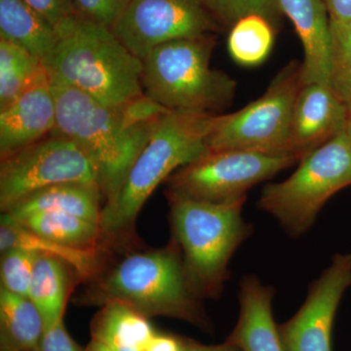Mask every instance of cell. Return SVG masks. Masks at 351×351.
<instances>
[{
  "label": "cell",
  "instance_id": "cell-34",
  "mask_svg": "<svg viewBox=\"0 0 351 351\" xmlns=\"http://www.w3.org/2000/svg\"><path fill=\"white\" fill-rule=\"evenodd\" d=\"M182 338L156 332L145 351H180Z\"/></svg>",
  "mask_w": 351,
  "mask_h": 351
},
{
  "label": "cell",
  "instance_id": "cell-14",
  "mask_svg": "<svg viewBox=\"0 0 351 351\" xmlns=\"http://www.w3.org/2000/svg\"><path fill=\"white\" fill-rule=\"evenodd\" d=\"M57 107L47 71L0 110V157L10 156L55 131Z\"/></svg>",
  "mask_w": 351,
  "mask_h": 351
},
{
  "label": "cell",
  "instance_id": "cell-31",
  "mask_svg": "<svg viewBox=\"0 0 351 351\" xmlns=\"http://www.w3.org/2000/svg\"><path fill=\"white\" fill-rule=\"evenodd\" d=\"M32 8L43 15L56 29L63 27L80 14L73 0H25Z\"/></svg>",
  "mask_w": 351,
  "mask_h": 351
},
{
  "label": "cell",
  "instance_id": "cell-26",
  "mask_svg": "<svg viewBox=\"0 0 351 351\" xmlns=\"http://www.w3.org/2000/svg\"><path fill=\"white\" fill-rule=\"evenodd\" d=\"M36 255V252L23 249H13L1 254V288L13 294L29 298Z\"/></svg>",
  "mask_w": 351,
  "mask_h": 351
},
{
  "label": "cell",
  "instance_id": "cell-21",
  "mask_svg": "<svg viewBox=\"0 0 351 351\" xmlns=\"http://www.w3.org/2000/svg\"><path fill=\"white\" fill-rule=\"evenodd\" d=\"M36 253L29 298L38 307L47 328L64 321V309L73 288L71 274L75 272L60 258Z\"/></svg>",
  "mask_w": 351,
  "mask_h": 351
},
{
  "label": "cell",
  "instance_id": "cell-20",
  "mask_svg": "<svg viewBox=\"0 0 351 351\" xmlns=\"http://www.w3.org/2000/svg\"><path fill=\"white\" fill-rule=\"evenodd\" d=\"M92 339L114 351H145L157 332L149 318L119 302H108L90 324Z\"/></svg>",
  "mask_w": 351,
  "mask_h": 351
},
{
  "label": "cell",
  "instance_id": "cell-27",
  "mask_svg": "<svg viewBox=\"0 0 351 351\" xmlns=\"http://www.w3.org/2000/svg\"><path fill=\"white\" fill-rule=\"evenodd\" d=\"M215 20L226 25H234L245 16L269 17L277 5L276 0H201Z\"/></svg>",
  "mask_w": 351,
  "mask_h": 351
},
{
  "label": "cell",
  "instance_id": "cell-37",
  "mask_svg": "<svg viewBox=\"0 0 351 351\" xmlns=\"http://www.w3.org/2000/svg\"><path fill=\"white\" fill-rule=\"evenodd\" d=\"M83 351H114L112 350V348H108V346L104 345V343H100V341H95V339H91V341L88 343L86 348L83 350Z\"/></svg>",
  "mask_w": 351,
  "mask_h": 351
},
{
  "label": "cell",
  "instance_id": "cell-35",
  "mask_svg": "<svg viewBox=\"0 0 351 351\" xmlns=\"http://www.w3.org/2000/svg\"><path fill=\"white\" fill-rule=\"evenodd\" d=\"M180 351H241L237 346L226 341L223 345L205 346L195 343L191 339L182 338V348Z\"/></svg>",
  "mask_w": 351,
  "mask_h": 351
},
{
  "label": "cell",
  "instance_id": "cell-11",
  "mask_svg": "<svg viewBox=\"0 0 351 351\" xmlns=\"http://www.w3.org/2000/svg\"><path fill=\"white\" fill-rule=\"evenodd\" d=\"M217 29L201 0H130L112 32L143 60L161 44L212 34Z\"/></svg>",
  "mask_w": 351,
  "mask_h": 351
},
{
  "label": "cell",
  "instance_id": "cell-1",
  "mask_svg": "<svg viewBox=\"0 0 351 351\" xmlns=\"http://www.w3.org/2000/svg\"><path fill=\"white\" fill-rule=\"evenodd\" d=\"M200 301L189 286L181 252L173 240L161 249H128L114 263L108 258L73 299L82 306L119 302L149 319L165 316L209 330L211 323Z\"/></svg>",
  "mask_w": 351,
  "mask_h": 351
},
{
  "label": "cell",
  "instance_id": "cell-12",
  "mask_svg": "<svg viewBox=\"0 0 351 351\" xmlns=\"http://www.w3.org/2000/svg\"><path fill=\"white\" fill-rule=\"evenodd\" d=\"M351 285V254H337L331 265L311 284L306 302L278 326L285 351H332L335 317Z\"/></svg>",
  "mask_w": 351,
  "mask_h": 351
},
{
  "label": "cell",
  "instance_id": "cell-10",
  "mask_svg": "<svg viewBox=\"0 0 351 351\" xmlns=\"http://www.w3.org/2000/svg\"><path fill=\"white\" fill-rule=\"evenodd\" d=\"M68 182L99 186L98 173L80 145L53 131L38 142L1 158V213L34 191Z\"/></svg>",
  "mask_w": 351,
  "mask_h": 351
},
{
  "label": "cell",
  "instance_id": "cell-29",
  "mask_svg": "<svg viewBox=\"0 0 351 351\" xmlns=\"http://www.w3.org/2000/svg\"><path fill=\"white\" fill-rule=\"evenodd\" d=\"M73 2L80 16L112 29L130 0H73Z\"/></svg>",
  "mask_w": 351,
  "mask_h": 351
},
{
  "label": "cell",
  "instance_id": "cell-13",
  "mask_svg": "<svg viewBox=\"0 0 351 351\" xmlns=\"http://www.w3.org/2000/svg\"><path fill=\"white\" fill-rule=\"evenodd\" d=\"M350 112L331 84H302L290 128V149L304 158L348 127Z\"/></svg>",
  "mask_w": 351,
  "mask_h": 351
},
{
  "label": "cell",
  "instance_id": "cell-7",
  "mask_svg": "<svg viewBox=\"0 0 351 351\" xmlns=\"http://www.w3.org/2000/svg\"><path fill=\"white\" fill-rule=\"evenodd\" d=\"M351 186V134L348 127L300 161L288 179L267 184L258 206L292 237L306 233L332 195Z\"/></svg>",
  "mask_w": 351,
  "mask_h": 351
},
{
  "label": "cell",
  "instance_id": "cell-30",
  "mask_svg": "<svg viewBox=\"0 0 351 351\" xmlns=\"http://www.w3.org/2000/svg\"><path fill=\"white\" fill-rule=\"evenodd\" d=\"M119 108L124 123L128 127L158 121L170 110L152 101L145 94L133 99Z\"/></svg>",
  "mask_w": 351,
  "mask_h": 351
},
{
  "label": "cell",
  "instance_id": "cell-36",
  "mask_svg": "<svg viewBox=\"0 0 351 351\" xmlns=\"http://www.w3.org/2000/svg\"><path fill=\"white\" fill-rule=\"evenodd\" d=\"M0 351H21L5 332L0 331Z\"/></svg>",
  "mask_w": 351,
  "mask_h": 351
},
{
  "label": "cell",
  "instance_id": "cell-23",
  "mask_svg": "<svg viewBox=\"0 0 351 351\" xmlns=\"http://www.w3.org/2000/svg\"><path fill=\"white\" fill-rule=\"evenodd\" d=\"M45 324L38 307L27 297L0 290V331L5 332L21 351H34Z\"/></svg>",
  "mask_w": 351,
  "mask_h": 351
},
{
  "label": "cell",
  "instance_id": "cell-28",
  "mask_svg": "<svg viewBox=\"0 0 351 351\" xmlns=\"http://www.w3.org/2000/svg\"><path fill=\"white\" fill-rule=\"evenodd\" d=\"M334 36L332 87L351 115V27Z\"/></svg>",
  "mask_w": 351,
  "mask_h": 351
},
{
  "label": "cell",
  "instance_id": "cell-25",
  "mask_svg": "<svg viewBox=\"0 0 351 351\" xmlns=\"http://www.w3.org/2000/svg\"><path fill=\"white\" fill-rule=\"evenodd\" d=\"M274 40V31L267 18L253 14L245 16L232 25L228 49L237 63L245 66H257L269 56Z\"/></svg>",
  "mask_w": 351,
  "mask_h": 351
},
{
  "label": "cell",
  "instance_id": "cell-9",
  "mask_svg": "<svg viewBox=\"0 0 351 351\" xmlns=\"http://www.w3.org/2000/svg\"><path fill=\"white\" fill-rule=\"evenodd\" d=\"M294 154L251 151L209 152L166 180V193L210 203L246 197L256 184L300 162Z\"/></svg>",
  "mask_w": 351,
  "mask_h": 351
},
{
  "label": "cell",
  "instance_id": "cell-8",
  "mask_svg": "<svg viewBox=\"0 0 351 351\" xmlns=\"http://www.w3.org/2000/svg\"><path fill=\"white\" fill-rule=\"evenodd\" d=\"M302 85V64L291 62L258 100L230 114L214 115L206 138L209 152L293 154L291 120Z\"/></svg>",
  "mask_w": 351,
  "mask_h": 351
},
{
  "label": "cell",
  "instance_id": "cell-38",
  "mask_svg": "<svg viewBox=\"0 0 351 351\" xmlns=\"http://www.w3.org/2000/svg\"><path fill=\"white\" fill-rule=\"evenodd\" d=\"M348 130L350 131V133L351 134V115H350V119H348Z\"/></svg>",
  "mask_w": 351,
  "mask_h": 351
},
{
  "label": "cell",
  "instance_id": "cell-22",
  "mask_svg": "<svg viewBox=\"0 0 351 351\" xmlns=\"http://www.w3.org/2000/svg\"><path fill=\"white\" fill-rule=\"evenodd\" d=\"M11 219L25 230L55 243L83 250L103 249L100 223L75 215L44 211Z\"/></svg>",
  "mask_w": 351,
  "mask_h": 351
},
{
  "label": "cell",
  "instance_id": "cell-15",
  "mask_svg": "<svg viewBox=\"0 0 351 351\" xmlns=\"http://www.w3.org/2000/svg\"><path fill=\"white\" fill-rule=\"evenodd\" d=\"M288 16L304 47L302 84H331L334 64V36L324 0H276ZM332 85V84H331Z\"/></svg>",
  "mask_w": 351,
  "mask_h": 351
},
{
  "label": "cell",
  "instance_id": "cell-5",
  "mask_svg": "<svg viewBox=\"0 0 351 351\" xmlns=\"http://www.w3.org/2000/svg\"><path fill=\"white\" fill-rule=\"evenodd\" d=\"M57 107L55 131L76 143L93 161L106 204L119 195L127 175L160 120L128 127L119 108L51 80Z\"/></svg>",
  "mask_w": 351,
  "mask_h": 351
},
{
  "label": "cell",
  "instance_id": "cell-16",
  "mask_svg": "<svg viewBox=\"0 0 351 351\" xmlns=\"http://www.w3.org/2000/svg\"><path fill=\"white\" fill-rule=\"evenodd\" d=\"M274 290L254 276L240 284L239 318L226 341L241 351H285L272 315Z\"/></svg>",
  "mask_w": 351,
  "mask_h": 351
},
{
  "label": "cell",
  "instance_id": "cell-17",
  "mask_svg": "<svg viewBox=\"0 0 351 351\" xmlns=\"http://www.w3.org/2000/svg\"><path fill=\"white\" fill-rule=\"evenodd\" d=\"M13 249L39 252L60 258L73 269L78 280L85 282L91 280L100 272L112 255V252L104 249L83 250L55 243L25 230L12 219L2 214L0 253L3 254Z\"/></svg>",
  "mask_w": 351,
  "mask_h": 351
},
{
  "label": "cell",
  "instance_id": "cell-32",
  "mask_svg": "<svg viewBox=\"0 0 351 351\" xmlns=\"http://www.w3.org/2000/svg\"><path fill=\"white\" fill-rule=\"evenodd\" d=\"M34 351H83L73 341L64 321L45 328L38 345Z\"/></svg>",
  "mask_w": 351,
  "mask_h": 351
},
{
  "label": "cell",
  "instance_id": "cell-3",
  "mask_svg": "<svg viewBox=\"0 0 351 351\" xmlns=\"http://www.w3.org/2000/svg\"><path fill=\"white\" fill-rule=\"evenodd\" d=\"M57 32L56 47L43 63L51 80L112 108L144 94L142 60L112 29L78 15Z\"/></svg>",
  "mask_w": 351,
  "mask_h": 351
},
{
  "label": "cell",
  "instance_id": "cell-6",
  "mask_svg": "<svg viewBox=\"0 0 351 351\" xmlns=\"http://www.w3.org/2000/svg\"><path fill=\"white\" fill-rule=\"evenodd\" d=\"M215 45L213 34H206L157 46L142 60L144 94L170 110H223L232 103L237 83L210 66Z\"/></svg>",
  "mask_w": 351,
  "mask_h": 351
},
{
  "label": "cell",
  "instance_id": "cell-33",
  "mask_svg": "<svg viewBox=\"0 0 351 351\" xmlns=\"http://www.w3.org/2000/svg\"><path fill=\"white\" fill-rule=\"evenodd\" d=\"M329 13L332 34L351 27V0H324Z\"/></svg>",
  "mask_w": 351,
  "mask_h": 351
},
{
  "label": "cell",
  "instance_id": "cell-2",
  "mask_svg": "<svg viewBox=\"0 0 351 351\" xmlns=\"http://www.w3.org/2000/svg\"><path fill=\"white\" fill-rule=\"evenodd\" d=\"M213 117L193 110H169L164 115L119 195L101 210V248L120 252L137 247L135 226L141 210L161 182L209 152L206 138Z\"/></svg>",
  "mask_w": 351,
  "mask_h": 351
},
{
  "label": "cell",
  "instance_id": "cell-19",
  "mask_svg": "<svg viewBox=\"0 0 351 351\" xmlns=\"http://www.w3.org/2000/svg\"><path fill=\"white\" fill-rule=\"evenodd\" d=\"M0 38L24 48L43 63L56 47V27L25 0H0Z\"/></svg>",
  "mask_w": 351,
  "mask_h": 351
},
{
  "label": "cell",
  "instance_id": "cell-18",
  "mask_svg": "<svg viewBox=\"0 0 351 351\" xmlns=\"http://www.w3.org/2000/svg\"><path fill=\"white\" fill-rule=\"evenodd\" d=\"M101 197L103 193L97 184H55L25 196L2 214L17 219L34 212H62L100 223Z\"/></svg>",
  "mask_w": 351,
  "mask_h": 351
},
{
  "label": "cell",
  "instance_id": "cell-4",
  "mask_svg": "<svg viewBox=\"0 0 351 351\" xmlns=\"http://www.w3.org/2000/svg\"><path fill=\"white\" fill-rule=\"evenodd\" d=\"M173 241L181 252L189 286L199 299H216L230 276L228 267L251 234L242 218L247 197L210 203L165 193Z\"/></svg>",
  "mask_w": 351,
  "mask_h": 351
},
{
  "label": "cell",
  "instance_id": "cell-24",
  "mask_svg": "<svg viewBox=\"0 0 351 351\" xmlns=\"http://www.w3.org/2000/svg\"><path fill=\"white\" fill-rule=\"evenodd\" d=\"M44 71L45 66L38 58L0 38V110L9 107Z\"/></svg>",
  "mask_w": 351,
  "mask_h": 351
}]
</instances>
